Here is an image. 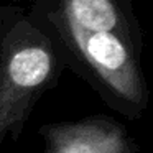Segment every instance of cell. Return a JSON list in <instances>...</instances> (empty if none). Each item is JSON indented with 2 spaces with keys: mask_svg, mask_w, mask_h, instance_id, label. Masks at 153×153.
Listing matches in <instances>:
<instances>
[{
  "mask_svg": "<svg viewBox=\"0 0 153 153\" xmlns=\"http://www.w3.org/2000/svg\"><path fill=\"white\" fill-rule=\"evenodd\" d=\"M28 18L56 43L64 66L92 84L107 102L138 115L148 105V86L140 64L143 45L110 31H91L33 2Z\"/></svg>",
  "mask_w": 153,
  "mask_h": 153,
  "instance_id": "6da1fadb",
  "label": "cell"
},
{
  "mask_svg": "<svg viewBox=\"0 0 153 153\" xmlns=\"http://www.w3.org/2000/svg\"><path fill=\"white\" fill-rule=\"evenodd\" d=\"M64 59L27 12L13 5L0 20V145L18 135L35 102L59 79Z\"/></svg>",
  "mask_w": 153,
  "mask_h": 153,
  "instance_id": "7a4b0ae2",
  "label": "cell"
},
{
  "mask_svg": "<svg viewBox=\"0 0 153 153\" xmlns=\"http://www.w3.org/2000/svg\"><path fill=\"white\" fill-rule=\"evenodd\" d=\"M66 22L91 31H110L143 45L132 0H35Z\"/></svg>",
  "mask_w": 153,
  "mask_h": 153,
  "instance_id": "3957f363",
  "label": "cell"
},
{
  "mask_svg": "<svg viewBox=\"0 0 153 153\" xmlns=\"http://www.w3.org/2000/svg\"><path fill=\"white\" fill-rule=\"evenodd\" d=\"M45 153H135L125 130L105 117L45 127Z\"/></svg>",
  "mask_w": 153,
  "mask_h": 153,
  "instance_id": "277c9868",
  "label": "cell"
},
{
  "mask_svg": "<svg viewBox=\"0 0 153 153\" xmlns=\"http://www.w3.org/2000/svg\"><path fill=\"white\" fill-rule=\"evenodd\" d=\"M12 8H13V5H0V20L7 17L12 12Z\"/></svg>",
  "mask_w": 153,
  "mask_h": 153,
  "instance_id": "5b68a950",
  "label": "cell"
}]
</instances>
